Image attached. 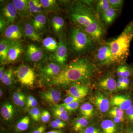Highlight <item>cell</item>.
I'll return each instance as SVG.
<instances>
[{
  "label": "cell",
  "instance_id": "6da1fadb",
  "mask_svg": "<svg viewBox=\"0 0 133 133\" xmlns=\"http://www.w3.org/2000/svg\"><path fill=\"white\" fill-rule=\"evenodd\" d=\"M96 71L95 65L88 58H77L64 66L57 76L44 81L48 85L63 87L76 84L87 85Z\"/></svg>",
  "mask_w": 133,
  "mask_h": 133
},
{
  "label": "cell",
  "instance_id": "7a4b0ae2",
  "mask_svg": "<svg viewBox=\"0 0 133 133\" xmlns=\"http://www.w3.org/2000/svg\"><path fill=\"white\" fill-rule=\"evenodd\" d=\"M133 38V22L129 23L122 33L110 42L109 45L114 63H122L128 57L131 41Z\"/></svg>",
  "mask_w": 133,
  "mask_h": 133
},
{
  "label": "cell",
  "instance_id": "3957f363",
  "mask_svg": "<svg viewBox=\"0 0 133 133\" xmlns=\"http://www.w3.org/2000/svg\"><path fill=\"white\" fill-rule=\"evenodd\" d=\"M69 16L78 27L89 26L98 18L91 6L83 1H76L72 3L69 8Z\"/></svg>",
  "mask_w": 133,
  "mask_h": 133
},
{
  "label": "cell",
  "instance_id": "277c9868",
  "mask_svg": "<svg viewBox=\"0 0 133 133\" xmlns=\"http://www.w3.org/2000/svg\"><path fill=\"white\" fill-rule=\"evenodd\" d=\"M94 42L87 34L78 27L71 29L68 40V46L74 55L80 56L90 51L94 47Z\"/></svg>",
  "mask_w": 133,
  "mask_h": 133
},
{
  "label": "cell",
  "instance_id": "5b68a950",
  "mask_svg": "<svg viewBox=\"0 0 133 133\" xmlns=\"http://www.w3.org/2000/svg\"><path fill=\"white\" fill-rule=\"evenodd\" d=\"M14 75L22 85L32 88L35 82L36 76L34 70L29 66L21 64L14 71Z\"/></svg>",
  "mask_w": 133,
  "mask_h": 133
},
{
  "label": "cell",
  "instance_id": "8992f818",
  "mask_svg": "<svg viewBox=\"0 0 133 133\" xmlns=\"http://www.w3.org/2000/svg\"><path fill=\"white\" fill-rule=\"evenodd\" d=\"M38 67L40 76L44 81L56 77L59 74L63 67L51 60Z\"/></svg>",
  "mask_w": 133,
  "mask_h": 133
},
{
  "label": "cell",
  "instance_id": "52a82bcc",
  "mask_svg": "<svg viewBox=\"0 0 133 133\" xmlns=\"http://www.w3.org/2000/svg\"><path fill=\"white\" fill-rule=\"evenodd\" d=\"M57 49L50 57V60L63 67L66 64L68 59V48L65 36L59 38Z\"/></svg>",
  "mask_w": 133,
  "mask_h": 133
},
{
  "label": "cell",
  "instance_id": "ba28073f",
  "mask_svg": "<svg viewBox=\"0 0 133 133\" xmlns=\"http://www.w3.org/2000/svg\"><path fill=\"white\" fill-rule=\"evenodd\" d=\"M95 42H100L105 34V30L99 18L90 25L78 27Z\"/></svg>",
  "mask_w": 133,
  "mask_h": 133
},
{
  "label": "cell",
  "instance_id": "9c48e42d",
  "mask_svg": "<svg viewBox=\"0 0 133 133\" xmlns=\"http://www.w3.org/2000/svg\"><path fill=\"white\" fill-rule=\"evenodd\" d=\"M47 56L44 51L37 45L29 44L25 50V59L31 63L43 62L47 59Z\"/></svg>",
  "mask_w": 133,
  "mask_h": 133
},
{
  "label": "cell",
  "instance_id": "30bf717a",
  "mask_svg": "<svg viewBox=\"0 0 133 133\" xmlns=\"http://www.w3.org/2000/svg\"><path fill=\"white\" fill-rule=\"evenodd\" d=\"M24 51V44L22 41H14L10 46L3 65L14 63L19 61Z\"/></svg>",
  "mask_w": 133,
  "mask_h": 133
},
{
  "label": "cell",
  "instance_id": "8fae6325",
  "mask_svg": "<svg viewBox=\"0 0 133 133\" xmlns=\"http://www.w3.org/2000/svg\"><path fill=\"white\" fill-rule=\"evenodd\" d=\"M2 34V38L13 41H22L24 36L23 24L17 23L8 25Z\"/></svg>",
  "mask_w": 133,
  "mask_h": 133
},
{
  "label": "cell",
  "instance_id": "7c38bea8",
  "mask_svg": "<svg viewBox=\"0 0 133 133\" xmlns=\"http://www.w3.org/2000/svg\"><path fill=\"white\" fill-rule=\"evenodd\" d=\"M18 15L16 8L12 1L8 2L3 5L1 16L6 22L8 26L16 23Z\"/></svg>",
  "mask_w": 133,
  "mask_h": 133
},
{
  "label": "cell",
  "instance_id": "4fadbf2b",
  "mask_svg": "<svg viewBox=\"0 0 133 133\" xmlns=\"http://www.w3.org/2000/svg\"><path fill=\"white\" fill-rule=\"evenodd\" d=\"M95 59L101 65H109L114 63L111 48L107 43L98 49L95 55Z\"/></svg>",
  "mask_w": 133,
  "mask_h": 133
},
{
  "label": "cell",
  "instance_id": "5bb4252c",
  "mask_svg": "<svg viewBox=\"0 0 133 133\" xmlns=\"http://www.w3.org/2000/svg\"><path fill=\"white\" fill-rule=\"evenodd\" d=\"M89 88L87 84H76L72 85L66 91V94L76 98L83 99L88 95Z\"/></svg>",
  "mask_w": 133,
  "mask_h": 133
},
{
  "label": "cell",
  "instance_id": "9a60e30c",
  "mask_svg": "<svg viewBox=\"0 0 133 133\" xmlns=\"http://www.w3.org/2000/svg\"><path fill=\"white\" fill-rule=\"evenodd\" d=\"M112 105L121 108L123 111H126L132 106V100L128 95H117L112 97L111 99Z\"/></svg>",
  "mask_w": 133,
  "mask_h": 133
},
{
  "label": "cell",
  "instance_id": "2e32d148",
  "mask_svg": "<svg viewBox=\"0 0 133 133\" xmlns=\"http://www.w3.org/2000/svg\"><path fill=\"white\" fill-rule=\"evenodd\" d=\"M50 23L52 31L58 38L64 36V28L65 21L62 17L58 15H55L50 19Z\"/></svg>",
  "mask_w": 133,
  "mask_h": 133
},
{
  "label": "cell",
  "instance_id": "e0dca14e",
  "mask_svg": "<svg viewBox=\"0 0 133 133\" xmlns=\"http://www.w3.org/2000/svg\"><path fill=\"white\" fill-rule=\"evenodd\" d=\"M62 93L58 90L51 89L42 93L41 98L45 102L50 104H57L62 99Z\"/></svg>",
  "mask_w": 133,
  "mask_h": 133
},
{
  "label": "cell",
  "instance_id": "ac0fdd59",
  "mask_svg": "<svg viewBox=\"0 0 133 133\" xmlns=\"http://www.w3.org/2000/svg\"><path fill=\"white\" fill-rule=\"evenodd\" d=\"M92 102L102 113H105L109 108V101L104 94L97 93L91 99Z\"/></svg>",
  "mask_w": 133,
  "mask_h": 133
},
{
  "label": "cell",
  "instance_id": "d6986e66",
  "mask_svg": "<svg viewBox=\"0 0 133 133\" xmlns=\"http://www.w3.org/2000/svg\"><path fill=\"white\" fill-rule=\"evenodd\" d=\"M30 18L29 21L39 34L45 30L47 24V18L44 13L40 14Z\"/></svg>",
  "mask_w": 133,
  "mask_h": 133
},
{
  "label": "cell",
  "instance_id": "ffe728a7",
  "mask_svg": "<svg viewBox=\"0 0 133 133\" xmlns=\"http://www.w3.org/2000/svg\"><path fill=\"white\" fill-rule=\"evenodd\" d=\"M14 3L19 16L23 18H29L31 14L29 6L28 1L13 0Z\"/></svg>",
  "mask_w": 133,
  "mask_h": 133
},
{
  "label": "cell",
  "instance_id": "44dd1931",
  "mask_svg": "<svg viewBox=\"0 0 133 133\" xmlns=\"http://www.w3.org/2000/svg\"><path fill=\"white\" fill-rule=\"evenodd\" d=\"M24 36L35 42H41L42 41L40 34L37 32L29 21L23 24Z\"/></svg>",
  "mask_w": 133,
  "mask_h": 133
},
{
  "label": "cell",
  "instance_id": "7402d4cb",
  "mask_svg": "<svg viewBox=\"0 0 133 133\" xmlns=\"http://www.w3.org/2000/svg\"><path fill=\"white\" fill-rule=\"evenodd\" d=\"M98 85L102 90L108 91H114L117 89L116 81L111 76H107L101 79Z\"/></svg>",
  "mask_w": 133,
  "mask_h": 133
},
{
  "label": "cell",
  "instance_id": "603a6c76",
  "mask_svg": "<svg viewBox=\"0 0 133 133\" xmlns=\"http://www.w3.org/2000/svg\"><path fill=\"white\" fill-rule=\"evenodd\" d=\"M15 110L12 104L7 101L2 106L1 114L4 120L9 121L13 118L15 116Z\"/></svg>",
  "mask_w": 133,
  "mask_h": 133
},
{
  "label": "cell",
  "instance_id": "cb8c5ba5",
  "mask_svg": "<svg viewBox=\"0 0 133 133\" xmlns=\"http://www.w3.org/2000/svg\"><path fill=\"white\" fill-rule=\"evenodd\" d=\"M42 42L44 49L52 54L56 51L58 48V42L52 37H47L43 39Z\"/></svg>",
  "mask_w": 133,
  "mask_h": 133
},
{
  "label": "cell",
  "instance_id": "d4e9b609",
  "mask_svg": "<svg viewBox=\"0 0 133 133\" xmlns=\"http://www.w3.org/2000/svg\"><path fill=\"white\" fill-rule=\"evenodd\" d=\"M14 41L2 38L0 42V61L3 65L7 56L8 52Z\"/></svg>",
  "mask_w": 133,
  "mask_h": 133
},
{
  "label": "cell",
  "instance_id": "484cf974",
  "mask_svg": "<svg viewBox=\"0 0 133 133\" xmlns=\"http://www.w3.org/2000/svg\"><path fill=\"white\" fill-rule=\"evenodd\" d=\"M118 10L110 7L101 14V19L105 24L108 25L111 24L116 17Z\"/></svg>",
  "mask_w": 133,
  "mask_h": 133
},
{
  "label": "cell",
  "instance_id": "4316f807",
  "mask_svg": "<svg viewBox=\"0 0 133 133\" xmlns=\"http://www.w3.org/2000/svg\"><path fill=\"white\" fill-rule=\"evenodd\" d=\"M30 119L28 116H24L17 123L15 127L16 133H21L28 130L29 127Z\"/></svg>",
  "mask_w": 133,
  "mask_h": 133
},
{
  "label": "cell",
  "instance_id": "83f0119b",
  "mask_svg": "<svg viewBox=\"0 0 133 133\" xmlns=\"http://www.w3.org/2000/svg\"><path fill=\"white\" fill-rule=\"evenodd\" d=\"M31 16H35L37 15L44 13V10L41 1L38 0L28 1Z\"/></svg>",
  "mask_w": 133,
  "mask_h": 133
},
{
  "label": "cell",
  "instance_id": "f1b7e54d",
  "mask_svg": "<svg viewBox=\"0 0 133 133\" xmlns=\"http://www.w3.org/2000/svg\"><path fill=\"white\" fill-rule=\"evenodd\" d=\"M43 8L45 11L57 13L59 11L57 1L55 0H41Z\"/></svg>",
  "mask_w": 133,
  "mask_h": 133
},
{
  "label": "cell",
  "instance_id": "f546056e",
  "mask_svg": "<svg viewBox=\"0 0 133 133\" xmlns=\"http://www.w3.org/2000/svg\"><path fill=\"white\" fill-rule=\"evenodd\" d=\"M89 124L88 119L83 117H78L73 120V129L76 132H80L87 127Z\"/></svg>",
  "mask_w": 133,
  "mask_h": 133
},
{
  "label": "cell",
  "instance_id": "4dcf8cb0",
  "mask_svg": "<svg viewBox=\"0 0 133 133\" xmlns=\"http://www.w3.org/2000/svg\"><path fill=\"white\" fill-rule=\"evenodd\" d=\"M79 112L83 117L86 119L90 118L94 115L93 106L88 102L84 103L79 107Z\"/></svg>",
  "mask_w": 133,
  "mask_h": 133
},
{
  "label": "cell",
  "instance_id": "1f68e13d",
  "mask_svg": "<svg viewBox=\"0 0 133 133\" xmlns=\"http://www.w3.org/2000/svg\"><path fill=\"white\" fill-rule=\"evenodd\" d=\"M12 98L15 104L19 107H23L26 103L27 99L25 95L20 91H16L14 92Z\"/></svg>",
  "mask_w": 133,
  "mask_h": 133
},
{
  "label": "cell",
  "instance_id": "d6a6232c",
  "mask_svg": "<svg viewBox=\"0 0 133 133\" xmlns=\"http://www.w3.org/2000/svg\"><path fill=\"white\" fill-rule=\"evenodd\" d=\"M101 127L103 133H115L116 131V124L110 119H106L102 121Z\"/></svg>",
  "mask_w": 133,
  "mask_h": 133
},
{
  "label": "cell",
  "instance_id": "836d02e7",
  "mask_svg": "<svg viewBox=\"0 0 133 133\" xmlns=\"http://www.w3.org/2000/svg\"><path fill=\"white\" fill-rule=\"evenodd\" d=\"M14 75V71L11 67L5 71L1 82L7 86L12 85Z\"/></svg>",
  "mask_w": 133,
  "mask_h": 133
},
{
  "label": "cell",
  "instance_id": "e575fe53",
  "mask_svg": "<svg viewBox=\"0 0 133 133\" xmlns=\"http://www.w3.org/2000/svg\"><path fill=\"white\" fill-rule=\"evenodd\" d=\"M110 3L108 0H100L96 5V12L98 14H102L110 8Z\"/></svg>",
  "mask_w": 133,
  "mask_h": 133
},
{
  "label": "cell",
  "instance_id": "d590c367",
  "mask_svg": "<svg viewBox=\"0 0 133 133\" xmlns=\"http://www.w3.org/2000/svg\"><path fill=\"white\" fill-rule=\"evenodd\" d=\"M52 114L56 118L60 119L64 122L67 121L69 119L68 112L66 110L63 111H58L52 108Z\"/></svg>",
  "mask_w": 133,
  "mask_h": 133
},
{
  "label": "cell",
  "instance_id": "8d00e7d4",
  "mask_svg": "<svg viewBox=\"0 0 133 133\" xmlns=\"http://www.w3.org/2000/svg\"><path fill=\"white\" fill-rule=\"evenodd\" d=\"M80 101L74 102L68 104H59L64 108L67 111L72 112L76 111L78 109Z\"/></svg>",
  "mask_w": 133,
  "mask_h": 133
},
{
  "label": "cell",
  "instance_id": "74e56055",
  "mask_svg": "<svg viewBox=\"0 0 133 133\" xmlns=\"http://www.w3.org/2000/svg\"><path fill=\"white\" fill-rule=\"evenodd\" d=\"M109 114L111 117L124 118V112L123 110L116 107H114L109 111Z\"/></svg>",
  "mask_w": 133,
  "mask_h": 133
},
{
  "label": "cell",
  "instance_id": "f35d334b",
  "mask_svg": "<svg viewBox=\"0 0 133 133\" xmlns=\"http://www.w3.org/2000/svg\"><path fill=\"white\" fill-rule=\"evenodd\" d=\"M109 2L111 7L119 10L122 7L124 1L122 0H109Z\"/></svg>",
  "mask_w": 133,
  "mask_h": 133
},
{
  "label": "cell",
  "instance_id": "ab89813d",
  "mask_svg": "<svg viewBox=\"0 0 133 133\" xmlns=\"http://www.w3.org/2000/svg\"><path fill=\"white\" fill-rule=\"evenodd\" d=\"M51 118V115L47 110L43 111L41 114V119L43 123H47L49 121Z\"/></svg>",
  "mask_w": 133,
  "mask_h": 133
},
{
  "label": "cell",
  "instance_id": "60d3db41",
  "mask_svg": "<svg viewBox=\"0 0 133 133\" xmlns=\"http://www.w3.org/2000/svg\"><path fill=\"white\" fill-rule=\"evenodd\" d=\"M81 133H101L99 130L94 127H87L80 132Z\"/></svg>",
  "mask_w": 133,
  "mask_h": 133
},
{
  "label": "cell",
  "instance_id": "b9f144b4",
  "mask_svg": "<svg viewBox=\"0 0 133 133\" xmlns=\"http://www.w3.org/2000/svg\"><path fill=\"white\" fill-rule=\"evenodd\" d=\"M82 99H83L79 98H76L75 97H73V96H71V95H69L64 100L63 103V104H68L72 103V102L80 101Z\"/></svg>",
  "mask_w": 133,
  "mask_h": 133
},
{
  "label": "cell",
  "instance_id": "7bdbcfd3",
  "mask_svg": "<svg viewBox=\"0 0 133 133\" xmlns=\"http://www.w3.org/2000/svg\"><path fill=\"white\" fill-rule=\"evenodd\" d=\"M47 127L44 125H41L34 129L29 133H45Z\"/></svg>",
  "mask_w": 133,
  "mask_h": 133
},
{
  "label": "cell",
  "instance_id": "ee69618b",
  "mask_svg": "<svg viewBox=\"0 0 133 133\" xmlns=\"http://www.w3.org/2000/svg\"><path fill=\"white\" fill-rule=\"evenodd\" d=\"M132 74L131 69L129 66L123 65V71L122 76L124 78H129Z\"/></svg>",
  "mask_w": 133,
  "mask_h": 133
},
{
  "label": "cell",
  "instance_id": "f6af8a7d",
  "mask_svg": "<svg viewBox=\"0 0 133 133\" xmlns=\"http://www.w3.org/2000/svg\"><path fill=\"white\" fill-rule=\"evenodd\" d=\"M40 109L38 107H37L33 108L30 109L29 111V114L33 121H35L36 116Z\"/></svg>",
  "mask_w": 133,
  "mask_h": 133
},
{
  "label": "cell",
  "instance_id": "bcb514c9",
  "mask_svg": "<svg viewBox=\"0 0 133 133\" xmlns=\"http://www.w3.org/2000/svg\"><path fill=\"white\" fill-rule=\"evenodd\" d=\"M126 114L129 120L133 122V105L126 110Z\"/></svg>",
  "mask_w": 133,
  "mask_h": 133
},
{
  "label": "cell",
  "instance_id": "7dc6e473",
  "mask_svg": "<svg viewBox=\"0 0 133 133\" xmlns=\"http://www.w3.org/2000/svg\"><path fill=\"white\" fill-rule=\"evenodd\" d=\"M8 26L7 23L3 19L2 16L0 17V31L2 33L3 30L6 28V27Z\"/></svg>",
  "mask_w": 133,
  "mask_h": 133
},
{
  "label": "cell",
  "instance_id": "c3c4849f",
  "mask_svg": "<svg viewBox=\"0 0 133 133\" xmlns=\"http://www.w3.org/2000/svg\"><path fill=\"white\" fill-rule=\"evenodd\" d=\"M51 127L53 129H56V130H62L63 129L61 126L59 125L55 121V120L52 121L50 122V124Z\"/></svg>",
  "mask_w": 133,
  "mask_h": 133
},
{
  "label": "cell",
  "instance_id": "681fc988",
  "mask_svg": "<svg viewBox=\"0 0 133 133\" xmlns=\"http://www.w3.org/2000/svg\"><path fill=\"white\" fill-rule=\"evenodd\" d=\"M130 83V79L129 78H124V81L122 84L123 86V90L127 89L128 88Z\"/></svg>",
  "mask_w": 133,
  "mask_h": 133
},
{
  "label": "cell",
  "instance_id": "f907efd6",
  "mask_svg": "<svg viewBox=\"0 0 133 133\" xmlns=\"http://www.w3.org/2000/svg\"><path fill=\"white\" fill-rule=\"evenodd\" d=\"M26 104L27 107L33 108L36 107V106L37 104V101L35 99L33 101H31L29 103H27V104Z\"/></svg>",
  "mask_w": 133,
  "mask_h": 133
},
{
  "label": "cell",
  "instance_id": "816d5d0a",
  "mask_svg": "<svg viewBox=\"0 0 133 133\" xmlns=\"http://www.w3.org/2000/svg\"><path fill=\"white\" fill-rule=\"evenodd\" d=\"M123 71V65H120L118 67L116 70V73L118 77H121L122 76Z\"/></svg>",
  "mask_w": 133,
  "mask_h": 133
},
{
  "label": "cell",
  "instance_id": "f5cc1de1",
  "mask_svg": "<svg viewBox=\"0 0 133 133\" xmlns=\"http://www.w3.org/2000/svg\"><path fill=\"white\" fill-rule=\"evenodd\" d=\"M114 122L115 124H119L121 122H122L124 121V118H118V117H112Z\"/></svg>",
  "mask_w": 133,
  "mask_h": 133
},
{
  "label": "cell",
  "instance_id": "db71d44e",
  "mask_svg": "<svg viewBox=\"0 0 133 133\" xmlns=\"http://www.w3.org/2000/svg\"><path fill=\"white\" fill-rule=\"evenodd\" d=\"M5 66H1L0 67V80H1L2 79L4 75L5 71Z\"/></svg>",
  "mask_w": 133,
  "mask_h": 133
},
{
  "label": "cell",
  "instance_id": "11a10c76",
  "mask_svg": "<svg viewBox=\"0 0 133 133\" xmlns=\"http://www.w3.org/2000/svg\"><path fill=\"white\" fill-rule=\"evenodd\" d=\"M35 99V98L32 95H30L27 98V99H26V103H29V102L33 101Z\"/></svg>",
  "mask_w": 133,
  "mask_h": 133
},
{
  "label": "cell",
  "instance_id": "9f6ffc18",
  "mask_svg": "<svg viewBox=\"0 0 133 133\" xmlns=\"http://www.w3.org/2000/svg\"><path fill=\"white\" fill-rule=\"evenodd\" d=\"M63 131L62 130H53L45 132V133H63Z\"/></svg>",
  "mask_w": 133,
  "mask_h": 133
},
{
  "label": "cell",
  "instance_id": "6f0895ef",
  "mask_svg": "<svg viewBox=\"0 0 133 133\" xmlns=\"http://www.w3.org/2000/svg\"><path fill=\"white\" fill-rule=\"evenodd\" d=\"M116 87H117V89H118V90H123V86H122V84L118 81L116 83Z\"/></svg>",
  "mask_w": 133,
  "mask_h": 133
},
{
  "label": "cell",
  "instance_id": "680465c9",
  "mask_svg": "<svg viewBox=\"0 0 133 133\" xmlns=\"http://www.w3.org/2000/svg\"><path fill=\"white\" fill-rule=\"evenodd\" d=\"M3 94V92L2 90L1 89V90H0V97H2Z\"/></svg>",
  "mask_w": 133,
  "mask_h": 133
},
{
  "label": "cell",
  "instance_id": "91938a15",
  "mask_svg": "<svg viewBox=\"0 0 133 133\" xmlns=\"http://www.w3.org/2000/svg\"><path fill=\"white\" fill-rule=\"evenodd\" d=\"M128 133H133V129H129L128 131Z\"/></svg>",
  "mask_w": 133,
  "mask_h": 133
}]
</instances>
